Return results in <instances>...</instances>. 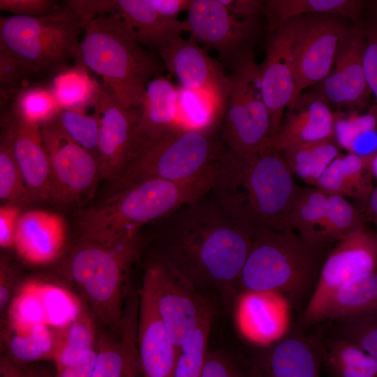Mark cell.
Instances as JSON below:
<instances>
[{"label": "cell", "mask_w": 377, "mask_h": 377, "mask_svg": "<svg viewBox=\"0 0 377 377\" xmlns=\"http://www.w3.org/2000/svg\"><path fill=\"white\" fill-rule=\"evenodd\" d=\"M209 191L156 221V256L202 294L212 290L231 300L240 293L253 235L232 220Z\"/></svg>", "instance_id": "6da1fadb"}, {"label": "cell", "mask_w": 377, "mask_h": 377, "mask_svg": "<svg viewBox=\"0 0 377 377\" xmlns=\"http://www.w3.org/2000/svg\"><path fill=\"white\" fill-rule=\"evenodd\" d=\"M281 153L269 149L245 161L227 149L209 193L253 237L263 230L292 231L288 219L301 190Z\"/></svg>", "instance_id": "7a4b0ae2"}, {"label": "cell", "mask_w": 377, "mask_h": 377, "mask_svg": "<svg viewBox=\"0 0 377 377\" xmlns=\"http://www.w3.org/2000/svg\"><path fill=\"white\" fill-rule=\"evenodd\" d=\"M217 171L218 167L181 181L147 179L112 191L80 212L77 222L79 240L111 243L136 234L145 225L207 194Z\"/></svg>", "instance_id": "3957f363"}, {"label": "cell", "mask_w": 377, "mask_h": 377, "mask_svg": "<svg viewBox=\"0 0 377 377\" xmlns=\"http://www.w3.org/2000/svg\"><path fill=\"white\" fill-rule=\"evenodd\" d=\"M80 41V62L126 109L140 108L147 84L165 69L142 45L114 10L89 22Z\"/></svg>", "instance_id": "277c9868"}, {"label": "cell", "mask_w": 377, "mask_h": 377, "mask_svg": "<svg viewBox=\"0 0 377 377\" xmlns=\"http://www.w3.org/2000/svg\"><path fill=\"white\" fill-rule=\"evenodd\" d=\"M333 244L311 243L294 231L257 232L241 272L240 293L277 292L300 307L309 301Z\"/></svg>", "instance_id": "5b68a950"}, {"label": "cell", "mask_w": 377, "mask_h": 377, "mask_svg": "<svg viewBox=\"0 0 377 377\" xmlns=\"http://www.w3.org/2000/svg\"><path fill=\"white\" fill-rule=\"evenodd\" d=\"M84 27L66 3L41 17H1L0 54L15 64L26 87L80 62L79 36Z\"/></svg>", "instance_id": "8992f818"}, {"label": "cell", "mask_w": 377, "mask_h": 377, "mask_svg": "<svg viewBox=\"0 0 377 377\" xmlns=\"http://www.w3.org/2000/svg\"><path fill=\"white\" fill-rule=\"evenodd\" d=\"M142 246L140 232L111 243L79 240L64 264L94 316L114 330L120 331L130 271Z\"/></svg>", "instance_id": "52a82bcc"}, {"label": "cell", "mask_w": 377, "mask_h": 377, "mask_svg": "<svg viewBox=\"0 0 377 377\" xmlns=\"http://www.w3.org/2000/svg\"><path fill=\"white\" fill-rule=\"evenodd\" d=\"M226 150L212 132L176 127L142 150L112 191L147 179L195 177L216 168Z\"/></svg>", "instance_id": "ba28073f"}, {"label": "cell", "mask_w": 377, "mask_h": 377, "mask_svg": "<svg viewBox=\"0 0 377 377\" xmlns=\"http://www.w3.org/2000/svg\"><path fill=\"white\" fill-rule=\"evenodd\" d=\"M230 79L222 142L232 153L249 161L267 149L272 134L254 57L232 71Z\"/></svg>", "instance_id": "9c48e42d"}, {"label": "cell", "mask_w": 377, "mask_h": 377, "mask_svg": "<svg viewBox=\"0 0 377 377\" xmlns=\"http://www.w3.org/2000/svg\"><path fill=\"white\" fill-rule=\"evenodd\" d=\"M186 19L189 32L204 49L215 50L232 71L253 56L263 25L260 17L240 18L219 0H193Z\"/></svg>", "instance_id": "30bf717a"}, {"label": "cell", "mask_w": 377, "mask_h": 377, "mask_svg": "<svg viewBox=\"0 0 377 377\" xmlns=\"http://www.w3.org/2000/svg\"><path fill=\"white\" fill-rule=\"evenodd\" d=\"M145 274L151 282L158 313L178 350L195 328L215 315L214 303L157 256Z\"/></svg>", "instance_id": "8fae6325"}, {"label": "cell", "mask_w": 377, "mask_h": 377, "mask_svg": "<svg viewBox=\"0 0 377 377\" xmlns=\"http://www.w3.org/2000/svg\"><path fill=\"white\" fill-rule=\"evenodd\" d=\"M57 117L42 126L40 133L51 168L50 200L66 207L91 196L101 177L96 156L66 134Z\"/></svg>", "instance_id": "7c38bea8"}, {"label": "cell", "mask_w": 377, "mask_h": 377, "mask_svg": "<svg viewBox=\"0 0 377 377\" xmlns=\"http://www.w3.org/2000/svg\"><path fill=\"white\" fill-rule=\"evenodd\" d=\"M377 270V233L365 225L337 242L328 253L316 286L302 312L303 329L317 324L329 298L353 279Z\"/></svg>", "instance_id": "4fadbf2b"}, {"label": "cell", "mask_w": 377, "mask_h": 377, "mask_svg": "<svg viewBox=\"0 0 377 377\" xmlns=\"http://www.w3.org/2000/svg\"><path fill=\"white\" fill-rule=\"evenodd\" d=\"M348 20L320 13L296 17L293 55L298 94L330 73L338 47L351 27Z\"/></svg>", "instance_id": "5bb4252c"}, {"label": "cell", "mask_w": 377, "mask_h": 377, "mask_svg": "<svg viewBox=\"0 0 377 377\" xmlns=\"http://www.w3.org/2000/svg\"><path fill=\"white\" fill-rule=\"evenodd\" d=\"M93 107L99 119L96 157L101 180L113 184L131 161L140 108L122 107L101 83Z\"/></svg>", "instance_id": "9a60e30c"}, {"label": "cell", "mask_w": 377, "mask_h": 377, "mask_svg": "<svg viewBox=\"0 0 377 377\" xmlns=\"http://www.w3.org/2000/svg\"><path fill=\"white\" fill-rule=\"evenodd\" d=\"M296 17L268 33L266 56L259 66L261 93L271 121V139L277 134L284 112L299 94L293 45Z\"/></svg>", "instance_id": "2e32d148"}, {"label": "cell", "mask_w": 377, "mask_h": 377, "mask_svg": "<svg viewBox=\"0 0 377 377\" xmlns=\"http://www.w3.org/2000/svg\"><path fill=\"white\" fill-rule=\"evenodd\" d=\"M366 38L361 23L351 25L343 36L337 51L330 73L315 85L318 93L337 110H357L368 102L364 54Z\"/></svg>", "instance_id": "e0dca14e"}, {"label": "cell", "mask_w": 377, "mask_h": 377, "mask_svg": "<svg viewBox=\"0 0 377 377\" xmlns=\"http://www.w3.org/2000/svg\"><path fill=\"white\" fill-rule=\"evenodd\" d=\"M158 55L165 69L185 89L207 93L226 103L230 76L191 36L171 43Z\"/></svg>", "instance_id": "ac0fdd59"}, {"label": "cell", "mask_w": 377, "mask_h": 377, "mask_svg": "<svg viewBox=\"0 0 377 377\" xmlns=\"http://www.w3.org/2000/svg\"><path fill=\"white\" fill-rule=\"evenodd\" d=\"M293 304L287 297L272 291H242L237 297V327L249 341L272 345L292 328Z\"/></svg>", "instance_id": "d6986e66"}, {"label": "cell", "mask_w": 377, "mask_h": 377, "mask_svg": "<svg viewBox=\"0 0 377 377\" xmlns=\"http://www.w3.org/2000/svg\"><path fill=\"white\" fill-rule=\"evenodd\" d=\"M138 348L143 377H175L178 350L158 313L145 274L139 292Z\"/></svg>", "instance_id": "ffe728a7"}, {"label": "cell", "mask_w": 377, "mask_h": 377, "mask_svg": "<svg viewBox=\"0 0 377 377\" xmlns=\"http://www.w3.org/2000/svg\"><path fill=\"white\" fill-rule=\"evenodd\" d=\"M332 106L314 91L297 94L286 108L276 135L267 149L280 151L297 145L334 139Z\"/></svg>", "instance_id": "44dd1931"}, {"label": "cell", "mask_w": 377, "mask_h": 377, "mask_svg": "<svg viewBox=\"0 0 377 377\" xmlns=\"http://www.w3.org/2000/svg\"><path fill=\"white\" fill-rule=\"evenodd\" d=\"M321 366L313 341L299 323L280 341L263 348L251 367L256 377H321Z\"/></svg>", "instance_id": "7402d4cb"}, {"label": "cell", "mask_w": 377, "mask_h": 377, "mask_svg": "<svg viewBox=\"0 0 377 377\" xmlns=\"http://www.w3.org/2000/svg\"><path fill=\"white\" fill-rule=\"evenodd\" d=\"M15 159L35 200H50L52 176L50 158L40 128L15 117L10 109L1 118Z\"/></svg>", "instance_id": "603a6c76"}, {"label": "cell", "mask_w": 377, "mask_h": 377, "mask_svg": "<svg viewBox=\"0 0 377 377\" xmlns=\"http://www.w3.org/2000/svg\"><path fill=\"white\" fill-rule=\"evenodd\" d=\"M179 100V87L169 78L159 75L149 82L140 107L131 161L147 146L177 127Z\"/></svg>", "instance_id": "cb8c5ba5"}, {"label": "cell", "mask_w": 377, "mask_h": 377, "mask_svg": "<svg viewBox=\"0 0 377 377\" xmlns=\"http://www.w3.org/2000/svg\"><path fill=\"white\" fill-rule=\"evenodd\" d=\"M66 239V226L59 214L32 209L22 214L13 247L26 262L43 265L59 257Z\"/></svg>", "instance_id": "d4e9b609"}, {"label": "cell", "mask_w": 377, "mask_h": 377, "mask_svg": "<svg viewBox=\"0 0 377 377\" xmlns=\"http://www.w3.org/2000/svg\"><path fill=\"white\" fill-rule=\"evenodd\" d=\"M115 11L136 40L158 54L181 38L184 32L190 31L186 20L163 16L149 0H119Z\"/></svg>", "instance_id": "484cf974"}, {"label": "cell", "mask_w": 377, "mask_h": 377, "mask_svg": "<svg viewBox=\"0 0 377 377\" xmlns=\"http://www.w3.org/2000/svg\"><path fill=\"white\" fill-rule=\"evenodd\" d=\"M374 154L339 155L319 178L315 187L328 195L352 198L363 207L375 187L371 171Z\"/></svg>", "instance_id": "4316f807"}, {"label": "cell", "mask_w": 377, "mask_h": 377, "mask_svg": "<svg viewBox=\"0 0 377 377\" xmlns=\"http://www.w3.org/2000/svg\"><path fill=\"white\" fill-rule=\"evenodd\" d=\"M377 313V270L348 281L339 288L322 309L318 323Z\"/></svg>", "instance_id": "83f0119b"}, {"label": "cell", "mask_w": 377, "mask_h": 377, "mask_svg": "<svg viewBox=\"0 0 377 377\" xmlns=\"http://www.w3.org/2000/svg\"><path fill=\"white\" fill-rule=\"evenodd\" d=\"M311 337L334 377H377V359L358 346L331 334Z\"/></svg>", "instance_id": "f1b7e54d"}, {"label": "cell", "mask_w": 377, "mask_h": 377, "mask_svg": "<svg viewBox=\"0 0 377 377\" xmlns=\"http://www.w3.org/2000/svg\"><path fill=\"white\" fill-rule=\"evenodd\" d=\"M362 6L360 0H268L264 15L270 33L290 20L314 13L339 15L357 24Z\"/></svg>", "instance_id": "f546056e"}, {"label": "cell", "mask_w": 377, "mask_h": 377, "mask_svg": "<svg viewBox=\"0 0 377 377\" xmlns=\"http://www.w3.org/2000/svg\"><path fill=\"white\" fill-rule=\"evenodd\" d=\"M52 329V362L56 371L72 364L96 345L98 335L95 324L85 309L68 324Z\"/></svg>", "instance_id": "4dcf8cb0"}, {"label": "cell", "mask_w": 377, "mask_h": 377, "mask_svg": "<svg viewBox=\"0 0 377 377\" xmlns=\"http://www.w3.org/2000/svg\"><path fill=\"white\" fill-rule=\"evenodd\" d=\"M334 138L339 148L348 153L370 155L377 150V107L365 114L357 110L334 112Z\"/></svg>", "instance_id": "1f68e13d"}, {"label": "cell", "mask_w": 377, "mask_h": 377, "mask_svg": "<svg viewBox=\"0 0 377 377\" xmlns=\"http://www.w3.org/2000/svg\"><path fill=\"white\" fill-rule=\"evenodd\" d=\"M48 87L62 110L85 112L93 106L101 82L91 77L84 65L75 62L51 78Z\"/></svg>", "instance_id": "d6a6232c"}, {"label": "cell", "mask_w": 377, "mask_h": 377, "mask_svg": "<svg viewBox=\"0 0 377 377\" xmlns=\"http://www.w3.org/2000/svg\"><path fill=\"white\" fill-rule=\"evenodd\" d=\"M4 352L15 362L25 364L51 360L53 353V329L38 324L29 329L16 330L5 325L1 332Z\"/></svg>", "instance_id": "836d02e7"}, {"label": "cell", "mask_w": 377, "mask_h": 377, "mask_svg": "<svg viewBox=\"0 0 377 377\" xmlns=\"http://www.w3.org/2000/svg\"><path fill=\"white\" fill-rule=\"evenodd\" d=\"M334 139L287 147L279 152L293 175L315 186L319 178L339 156Z\"/></svg>", "instance_id": "e575fe53"}, {"label": "cell", "mask_w": 377, "mask_h": 377, "mask_svg": "<svg viewBox=\"0 0 377 377\" xmlns=\"http://www.w3.org/2000/svg\"><path fill=\"white\" fill-rule=\"evenodd\" d=\"M179 92L177 127L212 133L226 103L205 92L180 87Z\"/></svg>", "instance_id": "d590c367"}, {"label": "cell", "mask_w": 377, "mask_h": 377, "mask_svg": "<svg viewBox=\"0 0 377 377\" xmlns=\"http://www.w3.org/2000/svg\"><path fill=\"white\" fill-rule=\"evenodd\" d=\"M9 109L24 122L40 128L55 119L62 110L49 87L37 84L17 91Z\"/></svg>", "instance_id": "8d00e7d4"}, {"label": "cell", "mask_w": 377, "mask_h": 377, "mask_svg": "<svg viewBox=\"0 0 377 377\" xmlns=\"http://www.w3.org/2000/svg\"><path fill=\"white\" fill-rule=\"evenodd\" d=\"M327 196L315 186L301 188L288 216L289 228L305 240L317 243Z\"/></svg>", "instance_id": "74e56055"}, {"label": "cell", "mask_w": 377, "mask_h": 377, "mask_svg": "<svg viewBox=\"0 0 377 377\" xmlns=\"http://www.w3.org/2000/svg\"><path fill=\"white\" fill-rule=\"evenodd\" d=\"M367 222L362 211L345 197L328 195L317 243H337Z\"/></svg>", "instance_id": "f35d334b"}, {"label": "cell", "mask_w": 377, "mask_h": 377, "mask_svg": "<svg viewBox=\"0 0 377 377\" xmlns=\"http://www.w3.org/2000/svg\"><path fill=\"white\" fill-rule=\"evenodd\" d=\"M0 198L17 206L35 200L15 159L10 140L2 130L0 142Z\"/></svg>", "instance_id": "ab89813d"}, {"label": "cell", "mask_w": 377, "mask_h": 377, "mask_svg": "<svg viewBox=\"0 0 377 377\" xmlns=\"http://www.w3.org/2000/svg\"><path fill=\"white\" fill-rule=\"evenodd\" d=\"M214 318H206L178 349L175 377H202Z\"/></svg>", "instance_id": "60d3db41"}, {"label": "cell", "mask_w": 377, "mask_h": 377, "mask_svg": "<svg viewBox=\"0 0 377 377\" xmlns=\"http://www.w3.org/2000/svg\"><path fill=\"white\" fill-rule=\"evenodd\" d=\"M7 311L6 325L13 329L26 330L38 324L46 325L38 281H30L23 284L13 297Z\"/></svg>", "instance_id": "b9f144b4"}, {"label": "cell", "mask_w": 377, "mask_h": 377, "mask_svg": "<svg viewBox=\"0 0 377 377\" xmlns=\"http://www.w3.org/2000/svg\"><path fill=\"white\" fill-rule=\"evenodd\" d=\"M46 325L52 328L63 327L73 321L82 311L79 300L59 286L38 282Z\"/></svg>", "instance_id": "7bdbcfd3"}, {"label": "cell", "mask_w": 377, "mask_h": 377, "mask_svg": "<svg viewBox=\"0 0 377 377\" xmlns=\"http://www.w3.org/2000/svg\"><path fill=\"white\" fill-rule=\"evenodd\" d=\"M329 322L331 335L355 343L377 359V313Z\"/></svg>", "instance_id": "ee69618b"}, {"label": "cell", "mask_w": 377, "mask_h": 377, "mask_svg": "<svg viewBox=\"0 0 377 377\" xmlns=\"http://www.w3.org/2000/svg\"><path fill=\"white\" fill-rule=\"evenodd\" d=\"M57 119L63 130L73 141L96 156L99 119L95 112L89 115L82 111L61 110Z\"/></svg>", "instance_id": "f6af8a7d"}, {"label": "cell", "mask_w": 377, "mask_h": 377, "mask_svg": "<svg viewBox=\"0 0 377 377\" xmlns=\"http://www.w3.org/2000/svg\"><path fill=\"white\" fill-rule=\"evenodd\" d=\"M126 364V350L121 338L117 341L105 333H100L91 377H123Z\"/></svg>", "instance_id": "bcb514c9"}, {"label": "cell", "mask_w": 377, "mask_h": 377, "mask_svg": "<svg viewBox=\"0 0 377 377\" xmlns=\"http://www.w3.org/2000/svg\"><path fill=\"white\" fill-rule=\"evenodd\" d=\"M202 377H256L235 358L221 351H209Z\"/></svg>", "instance_id": "7dc6e473"}, {"label": "cell", "mask_w": 377, "mask_h": 377, "mask_svg": "<svg viewBox=\"0 0 377 377\" xmlns=\"http://www.w3.org/2000/svg\"><path fill=\"white\" fill-rule=\"evenodd\" d=\"M366 38L364 68L367 85L374 95L377 107V16L371 14L362 24Z\"/></svg>", "instance_id": "c3c4849f"}, {"label": "cell", "mask_w": 377, "mask_h": 377, "mask_svg": "<svg viewBox=\"0 0 377 377\" xmlns=\"http://www.w3.org/2000/svg\"><path fill=\"white\" fill-rule=\"evenodd\" d=\"M59 6L53 0H0V10L15 16L41 17L51 13Z\"/></svg>", "instance_id": "681fc988"}, {"label": "cell", "mask_w": 377, "mask_h": 377, "mask_svg": "<svg viewBox=\"0 0 377 377\" xmlns=\"http://www.w3.org/2000/svg\"><path fill=\"white\" fill-rule=\"evenodd\" d=\"M20 281V274L8 258L1 256L0 260V311L3 319L14 297Z\"/></svg>", "instance_id": "f907efd6"}, {"label": "cell", "mask_w": 377, "mask_h": 377, "mask_svg": "<svg viewBox=\"0 0 377 377\" xmlns=\"http://www.w3.org/2000/svg\"><path fill=\"white\" fill-rule=\"evenodd\" d=\"M21 213L15 205L4 204L0 207V246L3 249L13 246L15 236Z\"/></svg>", "instance_id": "816d5d0a"}, {"label": "cell", "mask_w": 377, "mask_h": 377, "mask_svg": "<svg viewBox=\"0 0 377 377\" xmlns=\"http://www.w3.org/2000/svg\"><path fill=\"white\" fill-rule=\"evenodd\" d=\"M117 1H66L68 4L84 21L85 25L96 17L115 10Z\"/></svg>", "instance_id": "f5cc1de1"}, {"label": "cell", "mask_w": 377, "mask_h": 377, "mask_svg": "<svg viewBox=\"0 0 377 377\" xmlns=\"http://www.w3.org/2000/svg\"><path fill=\"white\" fill-rule=\"evenodd\" d=\"M234 15L240 18L260 17L264 15L265 1L260 0H219Z\"/></svg>", "instance_id": "db71d44e"}, {"label": "cell", "mask_w": 377, "mask_h": 377, "mask_svg": "<svg viewBox=\"0 0 377 377\" xmlns=\"http://www.w3.org/2000/svg\"><path fill=\"white\" fill-rule=\"evenodd\" d=\"M96 356V345L72 364L56 371L55 377H91Z\"/></svg>", "instance_id": "11a10c76"}, {"label": "cell", "mask_w": 377, "mask_h": 377, "mask_svg": "<svg viewBox=\"0 0 377 377\" xmlns=\"http://www.w3.org/2000/svg\"><path fill=\"white\" fill-rule=\"evenodd\" d=\"M126 350V364L123 377H139L140 365L137 334L129 332L124 336Z\"/></svg>", "instance_id": "9f6ffc18"}, {"label": "cell", "mask_w": 377, "mask_h": 377, "mask_svg": "<svg viewBox=\"0 0 377 377\" xmlns=\"http://www.w3.org/2000/svg\"><path fill=\"white\" fill-rule=\"evenodd\" d=\"M34 364L25 365L13 360L5 353L0 357V377H33Z\"/></svg>", "instance_id": "6f0895ef"}, {"label": "cell", "mask_w": 377, "mask_h": 377, "mask_svg": "<svg viewBox=\"0 0 377 377\" xmlns=\"http://www.w3.org/2000/svg\"><path fill=\"white\" fill-rule=\"evenodd\" d=\"M193 0H149L154 9L169 18H177L182 11H188Z\"/></svg>", "instance_id": "680465c9"}, {"label": "cell", "mask_w": 377, "mask_h": 377, "mask_svg": "<svg viewBox=\"0 0 377 377\" xmlns=\"http://www.w3.org/2000/svg\"><path fill=\"white\" fill-rule=\"evenodd\" d=\"M362 207V213L367 221L374 225L377 233V185L375 186Z\"/></svg>", "instance_id": "91938a15"}, {"label": "cell", "mask_w": 377, "mask_h": 377, "mask_svg": "<svg viewBox=\"0 0 377 377\" xmlns=\"http://www.w3.org/2000/svg\"><path fill=\"white\" fill-rule=\"evenodd\" d=\"M56 369L54 367L46 364H34L33 377H55Z\"/></svg>", "instance_id": "94428289"}, {"label": "cell", "mask_w": 377, "mask_h": 377, "mask_svg": "<svg viewBox=\"0 0 377 377\" xmlns=\"http://www.w3.org/2000/svg\"><path fill=\"white\" fill-rule=\"evenodd\" d=\"M371 171L374 179L377 180V150L374 153L371 162Z\"/></svg>", "instance_id": "6125c7cd"}, {"label": "cell", "mask_w": 377, "mask_h": 377, "mask_svg": "<svg viewBox=\"0 0 377 377\" xmlns=\"http://www.w3.org/2000/svg\"><path fill=\"white\" fill-rule=\"evenodd\" d=\"M370 3L371 8V14L374 15L375 16H377V0L372 1Z\"/></svg>", "instance_id": "be15d7a7"}]
</instances>
